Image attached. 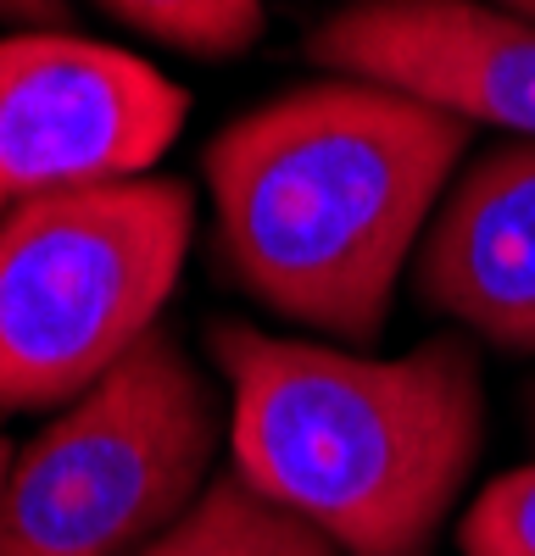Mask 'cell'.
Returning <instances> with one entry per match:
<instances>
[{
	"label": "cell",
	"mask_w": 535,
	"mask_h": 556,
	"mask_svg": "<svg viewBox=\"0 0 535 556\" xmlns=\"http://www.w3.org/2000/svg\"><path fill=\"white\" fill-rule=\"evenodd\" d=\"M207 345L229 379L240 484L312 523L340 556L430 551L485 434L480 356L463 340L363 356L212 323Z\"/></svg>",
	"instance_id": "obj_2"
},
{
	"label": "cell",
	"mask_w": 535,
	"mask_h": 556,
	"mask_svg": "<svg viewBox=\"0 0 535 556\" xmlns=\"http://www.w3.org/2000/svg\"><path fill=\"white\" fill-rule=\"evenodd\" d=\"M140 556H340L312 523L262 501L235 473L196 495V506Z\"/></svg>",
	"instance_id": "obj_8"
},
{
	"label": "cell",
	"mask_w": 535,
	"mask_h": 556,
	"mask_svg": "<svg viewBox=\"0 0 535 556\" xmlns=\"http://www.w3.org/2000/svg\"><path fill=\"white\" fill-rule=\"evenodd\" d=\"M430 312L497 351L535 356V139L469 162L419 240Z\"/></svg>",
	"instance_id": "obj_7"
},
{
	"label": "cell",
	"mask_w": 535,
	"mask_h": 556,
	"mask_svg": "<svg viewBox=\"0 0 535 556\" xmlns=\"http://www.w3.org/2000/svg\"><path fill=\"white\" fill-rule=\"evenodd\" d=\"M7 17H28V23H62L67 17V0H0Z\"/></svg>",
	"instance_id": "obj_11"
},
{
	"label": "cell",
	"mask_w": 535,
	"mask_h": 556,
	"mask_svg": "<svg viewBox=\"0 0 535 556\" xmlns=\"http://www.w3.org/2000/svg\"><path fill=\"white\" fill-rule=\"evenodd\" d=\"M7 468H12V456H7V440H0V484H7Z\"/></svg>",
	"instance_id": "obj_13"
},
{
	"label": "cell",
	"mask_w": 535,
	"mask_h": 556,
	"mask_svg": "<svg viewBox=\"0 0 535 556\" xmlns=\"http://www.w3.org/2000/svg\"><path fill=\"white\" fill-rule=\"evenodd\" d=\"M463 151L469 123L401 89L335 73L285 89L201 156L217 262L268 312L369 351Z\"/></svg>",
	"instance_id": "obj_1"
},
{
	"label": "cell",
	"mask_w": 535,
	"mask_h": 556,
	"mask_svg": "<svg viewBox=\"0 0 535 556\" xmlns=\"http://www.w3.org/2000/svg\"><path fill=\"white\" fill-rule=\"evenodd\" d=\"M185 117L190 96L134 51L73 34L0 39V217L140 178Z\"/></svg>",
	"instance_id": "obj_5"
},
{
	"label": "cell",
	"mask_w": 535,
	"mask_h": 556,
	"mask_svg": "<svg viewBox=\"0 0 535 556\" xmlns=\"http://www.w3.org/2000/svg\"><path fill=\"white\" fill-rule=\"evenodd\" d=\"M212 456V384L157 323L7 468L0 556H140L196 506Z\"/></svg>",
	"instance_id": "obj_4"
},
{
	"label": "cell",
	"mask_w": 535,
	"mask_h": 556,
	"mask_svg": "<svg viewBox=\"0 0 535 556\" xmlns=\"http://www.w3.org/2000/svg\"><path fill=\"white\" fill-rule=\"evenodd\" d=\"M335 78H369L469 128L535 139V23L485 0H351L307 34Z\"/></svg>",
	"instance_id": "obj_6"
},
{
	"label": "cell",
	"mask_w": 535,
	"mask_h": 556,
	"mask_svg": "<svg viewBox=\"0 0 535 556\" xmlns=\"http://www.w3.org/2000/svg\"><path fill=\"white\" fill-rule=\"evenodd\" d=\"M530 417H535V401H530Z\"/></svg>",
	"instance_id": "obj_14"
},
{
	"label": "cell",
	"mask_w": 535,
	"mask_h": 556,
	"mask_svg": "<svg viewBox=\"0 0 535 556\" xmlns=\"http://www.w3.org/2000/svg\"><path fill=\"white\" fill-rule=\"evenodd\" d=\"M96 7L190 56H240L262 34V0H96Z\"/></svg>",
	"instance_id": "obj_9"
},
{
	"label": "cell",
	"mask_w": 535,
	"mask_h": 556,
	"mask_svg": "<svg viewBox=\"0 0 535 556\" xmlns=\"http://www.w3.org/2000/svg\"><path fill=\"white\" fill-rule=\"evenodd\" d=\"M458 545L463 556H535V462L480 490Z\"/></svg>",
	"instance_id": "obj_10"
},
{
	"label": "cell",
	"mask_w": 535,
	"mask_h": 556,
	"mask_svg": "<svg viewBox=\"0 0 535 556\" xmlns=\"http://www.w3.org/2000/svg\"><path fill=\"white\" fill-rule=\"evenodd\" d=\"M196 190L123 178L0 217V417L73 406L140 345L190 256Z\"/></svg>",
	"instance_id": "obj_3"
},
{
	"label": "cell",
	"mask_w": 535,
	"mask_h": 556,
	"mask_svg": "<svg viewBox=\"0 0 535 556\" xmlns=\"http://www.w3.org/2000/svg\"><path fill=\"white\" fill-rule=\"evenodd\" d=\"M485 7H502V12H513V17L535 23V0H485Z\"/></svg>",
	"instance_id": "obj_12"
}]
</instances>
